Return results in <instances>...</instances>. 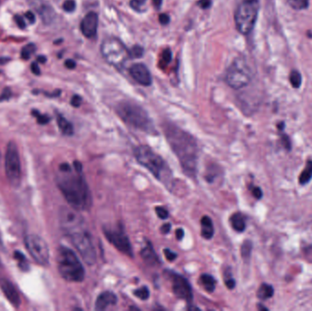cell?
Here are the masks:
<instances>
[{
	"label": "cell",
	"instance_id": "cell-1",
	"mask_svg": "<svg viewBox=\"0 0 312 311\" xmlns=\"http://www.w3.org/2000/svg\"><path fill=\"white\" fill-rule=\"evenodd\" d=\"M56 183L65 199L73 209L88 210L91 206V194L83 175V167L79 161L73 165L64 163L59 165Z\"/></svg>",
	"mask_w": 312,
	"mask_h": 311
},
{
	"label": "cell",
	"instance_id": "cell-2",
	"mask_svg": "<svg viewBox=\"0 0 312 311\" xmlns=\"http://www.w3.org/2000/svg\"><path fill=\"white\" fill-rule=\"evenodd\" d=\"M59 223L62 231L88 265H94L97 260L95 247L83 217L77 210L62 207L59 211Z\"/></svg>",
	"mask_w": 312,
	"mask_h": 311
},
{
	"label": "cell",
	"instance_id": "cell-3",
	"mask_svg": "<svg viewBox=\"0 0 312 311\" xmlns=\"http://www.w3.org/2000/svg\"><path fill=\"white\" fill-rule=\"evenodd\" d=\"M164 132L185 174L192 179H196L199 158V146L196 138L180 127L169 122L164 124Z\"/></svg>",
	"mask_w": 312,
	"mask_h": 311
},
{
	"label": "cell",
	"instance_id": "cell-4",
	"mask_svg": "<svg viewBox=\"0 0 312 311\" xmlns=\"http://www.w3.org/2000/svg\"><path fill=\"white\" fill-rule=\"evenodd\" d=\"M138 163L149 170L168 189L174 186L175 179L168 164L153 149L147 145H139L133 151Z\"/></svg>",
	"mask_w": 312,
	"mask_h": 311
},
{
	"label": "cell",
	"instance_id": "cell-5",
	"mask_svg": "<svg viewBox=\"0 0 312 311\" xmlns=\"http://www.w3.org/2000/svg\"><path fill=\"white\" fill-rule=\"evenodd\" d=\"M115 111L118 116L129 126L149 134H157L148 112L136 102L131 100L120 101L115 107Z\"/></svg>",
	"mask_w": 312,
	"mask_h": 311
},
{
	"label": "cell",
	"instance_id": "cell-6",
	"mask_svg": "<svg viewBox=\"0 0 312 311\" xmlns=\"http://www.w3.org/2000/svg\"><path fill=\"white\" fill-rule=\"evenodd\" d=\"M58 270L64 280L81 282L85 279V269L77 255L68 248L60 247L57 254Z\"/></svg>",
	"mask_w": 312,
	"mask_h": 311
},
{
	"label": "cell",
	"instance_id": "cell-7",
	"mask_svg": "<svg viewBox=\"0 0 312 311\" xmlns=\"http://www.w3.org/2000/svg\"><path fill=\"white\" fill-rule=\"evenodd\" d=\"M260 11V0H243L235 13V24L239 33L249 35L254 28Z\"/></svg>",
	"mask_w": 312,
	"mask_h": 311
},
{
	"label": "cell",
	"instance_id": "cell-8",
	"mask_svg": "<svg viewBox=\"0 0 312 311\" xmlns=\"http://www.w3.org/2000/svg\"><path fill=\"white\" fill-rule=\"evenodd\" d=\"M101 53L107 63L119 70L130 58L129 49L122 40L114 37H108L102 41Z\"/></svg>",
	"mask_w": 312,
	"mask_h": 311
},
{
	"label": "cell",
	"instance_id": "cell-9",
	"mask_svg": "<svg viewBox=\"0 0 312 311\" xmlns=\"http://www.w3.org/2000/svg\"><path fill=\"white\" fill-rule=\"evenodd\" d=\"M227 84L235 90L245 88L250 83L252 79V72L249 64L244 58H237L228 67L226 72Z\"/></svg>",
	"mask_w": 312,
	"mask_h": 311
},
{
	"label": "cell",
	"instance_id": "cell-10",
	"mask_svg": "<svg viewBox=\"0 0 312 311\" xmlns=\"http://www.w3.org/2000/svg\"><path fill=\"white\" fill-rule=\"evenodd\" d=\"M5 175L12 187L17 188L21 183V164L16 143L9 142L5 156Z\"/></svg>",
	"mask_w": 312,
	"mask_h": 311
},
{
	"label": "cell",
	"instance_id": "cell-11",
	"mask_svg": "<svg viewBox=\"0 0 312 311\" xmlns=\"http://www.w3.org/2000/svg\"><path fill=\"white\" fill-rule=\"evenodd\" d=\"M25 245L33 259L41 266H47L49 262V248L48 244L38 235L31 234L25 238Z\"/></svg>",
	"mask_w": 312,
	"mask_h": 311
},
{
	"label": "cell",
	"instance_id": "cell-12",
	"mask_svg": "<svg viewBox=\"0 0 312 311\" xmlns=\"http://www.w3.org/2000/svg\"><path fill=\"white\" fill-rule=\"evenodd\" d=\"M103 234L107 240L111 245L122 254L126 255L130 258L133 257L132 245L129 240L125 231L122 229V226L119 225L117 227H104Z\"/></svg>",
	"mask_w": 312,
	"mask_h": 311
},
{
	"label": "cell",
	"instance_id": "cell-13",
	"mask_svg": "<svg viewBox=\"0 0 312 311\" xmlns=\"http://www.w3.org/2000/svg\"><path fill=\"white\" fill-rule=\"evenodd\" d=\"M169 279L172 281V290L175 297L179 300L185 301L191 305L194 295L193 290L188 280L180 274H176L174 272H168Z\"/></svg>",
	"mask_w": 312,
	"mask_h": 311
},
{
	"label": "cell",
	"instance_id": "cell-14",
	"mask_svg": "<svg viewBox=\"0 0 312 311\" xmlns=\"http://www.w3.org/2000/svg\"><path fill=\"white\" fill-rule=\"evenodd\" d=\"M129 73L137 83L145 87H148L153 82L152 74L144 64H133L129 68Z\"/></svg>",
	"mask_w": 312,
	"mask_h": 311
},
{
	"label": "cell",
	"instance_id": "cell-15",
	"mask_svg": "<svg viewBox=\"0 0 312 311\" xmlns=\"http://www.w3.org/2000/svg\"><path fill=\"white\" fill-rule=\"evenodd\" d=\"M99 16L97 13L90 11L80 22V31L87 38H93L97 35Z\"/></svg>",
	"mask_w": 312,
	"mask_h": 311
},
{
	"label": "cell",
	"instance_id": "cell-16",
	"mask_svg": "<svg viewBox=\"0 0 312 311\" xmlns=\"http://www.w3.org/2000/svg\"><path fill=\"white\" fill-rule=\"evenodd\" d=\"M0 288L3 291L7 301L15 308H18L20 305V298L19 294L16 290L15 286L11 283L10 281L6 279H0Z\"/></svg>",
	"mask_w": 312,
	"mask_h": 311
},
{
	"label": "cell",
	"instance_id": "cell-17",
	"mask_svg": "<svg viewBox=\"0 0 312 311\" xmlns=\"http://www.w3.org/2000/svg\"><path fill=\"white\" fill-rule=\"evenodd\" d=\"M118 301L117 296L111 291H104L98 296L95 302L96 311H104L110 306L115 305Z\"/></svg>",
	"mask_w": 312,
	"mask_h": 311
},
{
	"label": "cell",
	"instance_id": "cell-18",
	"mask_svg": "<svg viewBox=\"0 0 312 311\" xmlns=\"http://www.w3.org/2000/svg\"><path fill=\"white\" fill-rule=\"evenodd\" d=\"M141 257L148 266H155L159 263L158 257L150 242L146 243L145 247L141 250Z\"/></svg>",
	"mask_w": 312,
	"mask_h": 311
},
{
	"label": "cell",
	"instance_id": "cell-19",
	"mask_svg": "<svg viewBox=\"0 0 312 311\" xmlns=\"http://www.w3.org/2000/svg\"><path fill=\"white\" fill-rule=\"evenodd\" d=\"M215 234V228L213 221L209 216H203L201 218V236L202 238L210 240Z\"/></svg>",
	"mask_w": 312,
	"mask_h": 311
},
{
	"label": "cell",
	"instance_id": "cell-20",
	"mask_svg": "<svg viewBox=\"0 0 312 311\" xmlns=\"http://www.w3.org/2000/svg\"><path fill=\"white\" fill-rule=\"evenodd\" d=\"M57 123H58V126L60 132H62V134L64 135L71 136L74 133V129H73V125L71 124V122H69L65 117L62 116L59 113L57 114Z\"/></svg>",
	"mask_w": 312,
	"mask_h": 311
},
{
	"label": "cell",
	"instance_id": "cell-21",
	"mask_svg": "<svg viewBox=\"0 0 312 311\" xmlns=\"http://www.w3.org/2000/svg\"><path fill=\"white\" fill-rule=\"evenodd\" d=\"M230 224L234 230L237 232H244L246 229V220L245 216L241 213H235L230 217Z\"/></svg>",
	"mask_w": 312,
	"mask_h": 311
},
{
	"label": "cell",
	"instance_id": "cell-22",
	"mask_svg": "<svg viewBox=\"0 0 312 311\" xmlns=\"http://www.w3.org/2000/svg\"><path fill=\"white\" fill-rule=\"evenodd\" d=\"M199 281H200V284L203 286V288L205 289L207 293H212L216 290L217 282H216V280L212 277L211 275H202L200 279H199Z\"/></svg>",
	"mask_w": 312,
	"mask_h": 311
},
{
	"label": "cell",
	"instance_id": "cell-23",
	"mask_svg": "<svg viewBox=\"0 0 312 311\" xmlns=\"http://www.w3.org/2000/svg\"><path fill=\"white\" fill-rule=\"evenodd\" d=\"M274 295V289L271 285L269 284H262L260 286V289L258 290V297L262 301L269 300L270 298H272Z\"/></svg>",
	"mask_w": 312,
	"mask_h": 311
},
{
	"label": "cell",
	"instance_id": "cell-24",
	"mask_svg": "<svg viewBox=\"0 0 312 311\" xmlns=\"http://www.w3.org/2000/svg\"><path fill=\"white\" fill-rule=\"evenodd\" d=\"M310 0H289V4L293 9L302 10L306 9L309 6Z\"/></svg>",
	"mask_w": 312,
	"mask_h": 311
},
{
	"label": "cell",
	"instance_id": "cell-25",
	"mask_svg": "<svg viewBox=\"0 0 312 311\" xmlns=\"http://www.w3.org/2000/svg\"><path fill=\"white\" fill-rule=\"evenodd\" d=\"M290 81L294 88H300L302 85V75L296 69L292 70L290 75Z\"/></svg>",
	"mask_w": 312,
	"mask_h": 311
},
{
	"label": "cell",
	"instance_id": "cell-26",
	"mask_svg": "<svg viewBox=\"0 0 312 311\" xmlns=\"http://www.w3.org/2000/svg\"><path fill=\"white\" fill-rule=\"evenodd\" d=\"M133 295L138 298L141 301H147L150 297V291L147 287L143 286L142 288H139L133 291Z\"/></svg>",
	"mask_w": 312,
	"mask_h": 311
},
{
	"label": "cell",
	"instance_id": "cell-27",
	"mask_svg": "<svg viewBox=\"0 0 312 311\" xmlns=\"http://www.w3.org/2000/svg\"><path fill=\"white\" fill-rule=\"evenodd\" d=\"M312 162L309 163L306 169L303 171L301 177H300V182L302 185H305L307 184L308 182L310 180L312 179Z\"/></svg>",
	"mask_w": 312,
	"mask_h": 311
},
{
	"label": "cell",
	"instance_id": "cell-28",
	"mask_svg": "<svg viewBox=\"0 0 312 311\" xmlns=\"http://www.w3.org/2000/svg\"><path fill=\"white\" fill-rule=\"evenodd\" d=\"M171 60H172V51L170 48H165L161 56V61H160L161 67L165 68L171 62Z\"/></svg>",
	"mask_w": 312,
	"mask_h": 311
},
{
	"label": "cell",
	"instance_id": "cell-29",
	"mask_svg": "<svg viewBox=\"0 0 312 311\" xmlns=\"http://www.w3.org/2000/svg\"><path fill=\"white\" fill-rule=\"evenodd\" d=\"M36 51V46L34 44H27L21 49V58L23 59L30 58L32 54Z\"/></svg>",
	"mask_w": 312,
	"mask_h": 311
},
{
	"label": "cell",
	"instance_id": "cell-30",
	"mask_svg": "<svg viewBox=\"0 0 312 311\" xmlns=\"http://www.w3.org/2000/svg\"><path fill=\"white\" fill-rule=\"evenodd\" d=\"M14 257H15V259L17 260L18 265H19V268H20L22 270L26 271V270L28 269V264L26 262V257H25L23 254L20 253L19 251H16L15 254H14Z\"/></svg>",
	"mask_w": 312,
	"mask_h": 311
},
{
	"label": "cell",
	"instance_id": "cell-31",
	"mask_svg": "<svg viewBox=\"0 0 312 311\" xmlns=\"http://www.w3.org/2000/svg\"><path fill=\"white\" fill-rule=\"evenodd\" d=\"M224 277H225V284L227 286V288L229 290H233L236 287V281L232 277L230 269H228L224 272Z\"/></svg>",
	"mask_w": 312,
	"mask_h": 311
},
{
	"label": "cell",
	"instance_id": "cell-32",
	"mask_svg": "<svg viewBox=\"0 0 312 311\" xmlns=\"http://www.w3.org/2000/svg\"><path fill=\"white\" fill-rule=\"evenodd\" d=\"M129 52H130V58H140L143 57L144 49L143 47L135 45L131 49H129Z\"/></svg>",
	"mask_w": 312,
	"mask_h": 311
},
{
	"label": "cell",
	"instance_id": "cell-33",
	"mask_svg": "<svg viewBox=\"0 0 312 311\" xmlns=\"http://www.w3.org/2000/svg\"><path fill=\"white\" fill-rule=\"evenodd\" d=\"M32 115L37 118V123L39 124H47L50 121V118L48 115H45V114H41L39 111L37 110H33L32 111Z\"/></svg>",
	"mask_w": 312,
	"mask_h": 311
},
{
	"label": "cell",
	"instance_id": "cell-34",
	"mask_svg": "<svg viewBox=\"0 0 312 311\" xmlns=\"http://www.w3.org/2000/svg\"><path fill=\"white\" fill-rule=\"evenodd\" d=\"M252 249V244L250 241H246L243 243L242 248H241V255L244 259H249Z\"/></svg>",
	"mask_w": 312,
	"mask_h": 311
},
{
	"label": "cell",
	"instance_id": "cell-35",
	"mask_svg": "<svg viewBox=\"0 0 312 311\" xmlns=\"http://www.w3.org/2000/svg\"><path fill=\"white\" fill-rule=\"evenodd\" d=\"M42 19H44V21L51 22V20L54 17V13L51 9V7H46V8H42Z\"/></svg>",
	"mask_w": 312,
	"mask_h": 311
},
{
	"label": "cell",
	"instance_id": "cell-36",
	"mask_svg": "<svg viewBox=\"0 0 312 311\" xmlns=\"http://www.w3.org/2000/svg\"><path fill=\"white\" fill-rule=\"evenodd\" d=\"M64 11L66 12H73L76 9V2L75 0H66L62 5Z\"/></svg>",
	"mask_w": 312,
	"mask_h": 311
},
{
	"label": "cell",
	"instance_id": "cell-37",
	"mask_svg": "<svg viewBox=\"0 0 312 311\" xmlns=\"http://www.w3.org/2000/svg\"><path fill=\"white\" fill-rule=\"evenodd\" d=\"M155 213L157 214L160 219H167L169 216V212L167 211L163 206H157L155 207Z\"/></svg>",
	"mask_w": 312,
	"mask_h": 311
},
{
	"label": "cell",
	"instance_id": "cell-38",
	"mask_svg": "<svg viewBox=\"0 0 312 311\" xmlns=\"http://www.w3.org/2000/svg\"><path fill=\"white\" fill-rule=\"evenodd\" d=\"M14 20L16 23V25L18 26L19 28H21V29H25L26 28V22L24 20V18L21 17V16H18V15H16V16H14Z\"/></svg>",
	"mask_w": 312,
	"mask_h": 311
},
{
	"label": "cell",
	"instance_id": "cell-39",
	"mask_svg": "<svg viewBox=\"0 0 312 311\" xmlns=\"http://www.w3.org/2000/svg\"><path fill=\"white\" fill-rule=\"evenodd\" d=\"M164 255H165V258L167 259L168 261H174L176 258H177V254L175 253V252H173V251H171L170 249H164Z\"/></svg>",
	"mask_w": 312,
	"mask_h": 311
},
{
	"label": "cell",
	"instance_id": "cell-40",
	"mask_svg": "<svg viewBox=\"0 0 312 311\" xmlns=\"http://www.w3.org/2000/svg\"><path fill=\"white\" fill-rule=\"evenodd\" d=\"M81 102H82V99L79 95L73 96L71 98V100H70V104L75 107V108H78V107L81 105Z\"/></svg>",
	"mask_w": 312,
	"mask_h": 311
},
{
	"label": "cell",
	"instance_id": "cell-41",
	"mask_svg": "<svg viewBox=\"0 0 312 311\" xmlns=\"http://www.w3.org/2000/svg\"><path fill=\"white\" fill-rule=\"evenodd\" d=\"M197 4L202 9H207L212 5V0H198Z\"/></svg>",
	"mask_w": 312,
	"mask_h": 311
},
{
	"label": "cell",
	"instance_id": "cell-42",
	"mask_svg": "<svg viewBox=\"0 0 312 311\" xmlns=\"http://www.w3.org/2000/svg\"><path fill=\"white\" fill-rule=\"evenodd\" d=\"M146 2V0H132L131 1V5H132V8L137 10L138 8L143 5L144 3Z\"/></svg>",
	"mask_w": 312,
	"mask_h": 311
},
{
	"label": "cell",
	"instance_id": "cell-43",
	"mask_svg": "<svg viewBox=\"0 0 312 311\" xmlns=\"http://www.w3.org/2000/svg\"><path fill=\"white\" fill-rule=\"evenodd\" d=\"M159 22L162 25H168L170 22V16L167 14H161L159 16Z\"/></svg>",
	"mask_w": 312,
	"mask_h": 311
},
{
	"label": "cell",
	"instance_id": "cell-44",
	"mask_svg": "<svg viewBox=\"0 0 312 311\" xmlns=\"http://www.w3.org/2000/svg\"><path fill=\"white\" fill-rule=\"evenodd\" d=\"M10 90H9V89H7V88H5L4 91H3V93H2L1 96H0V101H2V100H8V99L10 98Z\"/></svg>",
	"mask_w": 312,
	"mask_h": 311
},
{
	"label": "cell",
	"instance_id": "cell-45",
	"mask_svg": "<svg viewBox=\"0 0 312 311\" xmlns=\"http://www.w3.org/2000/svg\"><path fill=\"white\" fill-rule=\"evenodd\" d=\"M25 16H26V19L28 20L30 24H33V23H35V21H36V16L32 13L31 11H27L26 14H25Z\"/></svg>",
	"mask_w": 312,
	"mask_h": 311
},
{
	"label": "cell",
	"instance_id": "cell-46",
	"mask_svg": "<svg viewBox=\"0 0 312 311\" xmlns=\"http://www.w3.org/2000/svg\"><path fill=\"white\" fill-rule=\"evenodd\" d=\"M252 194L257 199H260L262 197V191L260 187H254L252 188Z\"/></svg>",
	"mask_w": 312,
	"mask_h": 311
},
{
	"label": "cell",
	"instance_id": "cell-47",
	"mask_svg": "<svg viewBox=\"0 0 312 311\" xmlns=\"http://www.w3.org/2000/svg\"><path fill=\"white\" fill-rule=\"evenodd\" d=\"M65 66H66V68H68L69 69H73L76 68V62L73 59H67L65 61Z\"/></svg>",
	"mask_w": 312,
	"mask_h": 311
},
{
	"label": "cell",
	"instance_id": "cell-48",
	"mask_svg": "<svg viewBox=\"0 0 312 311\" xmlns=\"http://www.w3.org/2000/svg\"><path fill=\"white\" fill-rule=\"evenodd\" d=\"M171 227H172V226H171V224H169V223L164 224V226L161 227V231L164 235H166V234H168L171 231Z\"/></svg>",
	"mask_w": 312,
	"mask_h": 311
},
{
	"label": "cell",
	"instance_id": "cell-49",
	"mask_svg": "<svg viewBox=\"0 0 312 311\" xmlns=\"http://www.w3.org/2000/svg\"><path fill=\"white\" fill-rule=\"evenodd\" d=\"M31 71L35 75H39L40 74V69H39L38 65L36 62H33L31 64Z\"/></svg>",
	"mask_w": 312,
	"mask_h": 311
},
{
	"label": "cell",
	"instance_id": "cell-50",
	"mask_svg": "<svg viewBox=\"0 0 312 311\" xmlns=\"http://www.w3.org/2000/svg\"><path fill=\"white\" fill-rule=\"evenodd\" d=\"M175 235H176V238H177V240L181 241V240L184 238V237H185V231H184L182 228H179V229H177V230H176Z\"/></svg>",
	"mask_w": 312,
	"mask_h": 311
},
{
	"label": "cell",
	"instance_id": "cell-51",
	"mask_svg": "<svg viewBox=\"0 0 312 311\" xmlns=\"http://www.w3.org/2000/svg\"><path fill=\"white\" fill-rule=\"evenodd\" d=\"M153 2V5L156 9H160V7L162 6L163 4V0H152Z\"/></svg>",
	"mask_w": 312,
	"mask_h": 311
},
{
	"label": "cell",
	"instance_id": "cell-52",
	"mask_svg": "<svg viewBox=\"0 0 312 311\" xmlns=\"http://www.w3.org/2000/svg\"><path fill=\"white\" fill-rule=\"evenodd\" d=\"M37 61L41 62V63H45L47 61V58L45 56H38L37 58Z\"/></svg>",
	"mask_w": 312,
	"mask_h": 311
}]
</instances>
